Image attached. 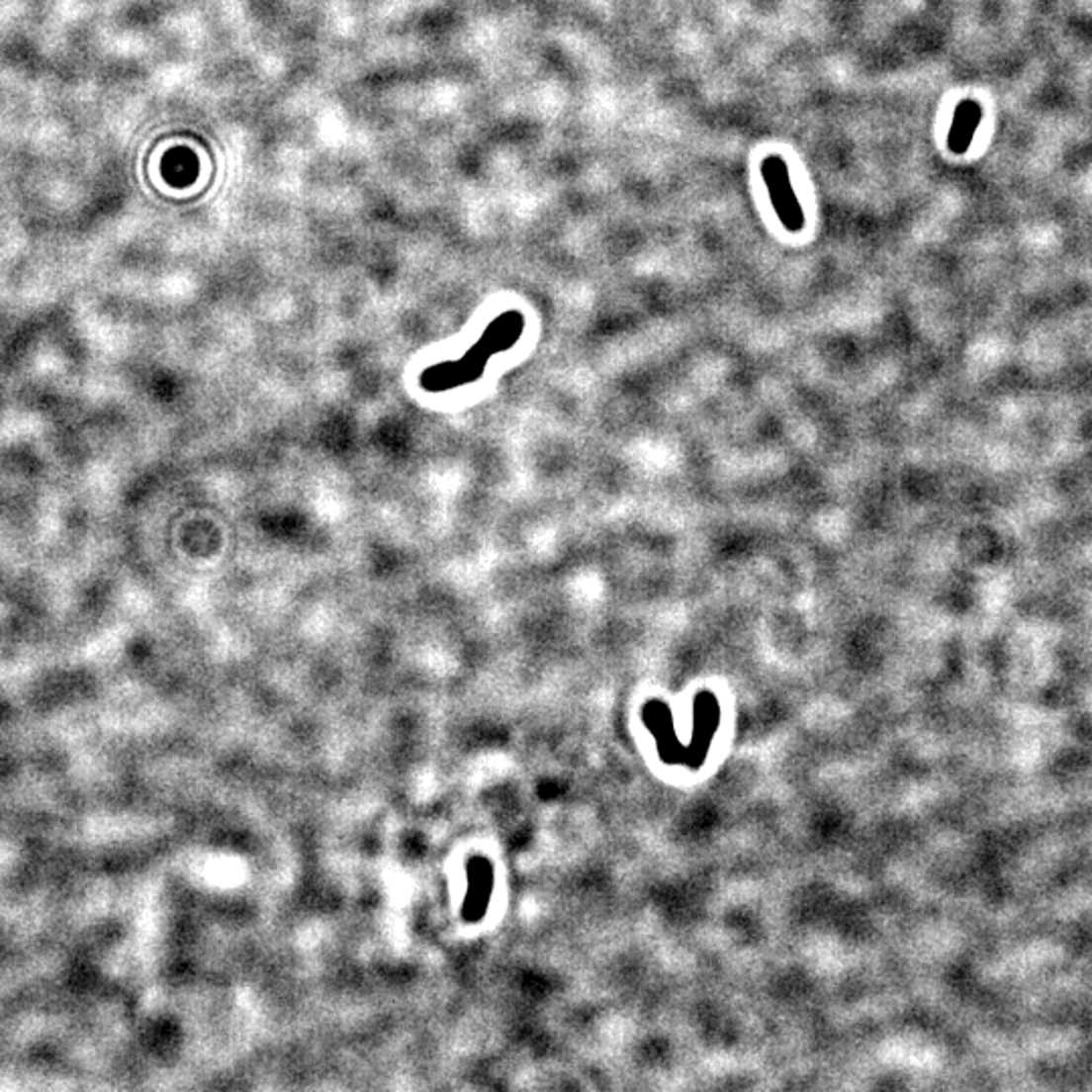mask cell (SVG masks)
<instances>
[{"label": "cell", "instance_id": "6da1fadb", "mask_svg": "<svg viewBox=\"0 0 1092 1092\" xmlns=\"http://www.w3.org/2000/svg\"><path fill=\"white\" fill-rule=\"evenodd\" d=\"M761 174L771 205L775 209L783 229L789 233H801L805 229V213L791 185L787 162L779 154H769L761 162Z\"/></svg>", "mask_w": 1092, "mask_h": 1092}, {"label": "cell", "instance_id": "7a4b0ae2", "mask_svg": "<svg viewBox=\"0 0 1092 1092\" xmlns=\"http://www.w3.org/2000/svg\"><path fill=\"white\" fill-rule=\"evenodd\" d=\"M983 118L981 104L977 100H963L953 114V122L947 136V146L953 154H965L975 138Z\"/></svg>", "mask_w": 1092, "mask_h": 1092}]
</instances>
